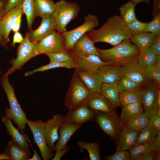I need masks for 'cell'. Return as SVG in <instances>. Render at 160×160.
Returning <instances> with one entry per match:
<instances>
[{"label":"cell","mask_w":160,"mask_h":160,"mask_svg":"<svg viewBox=\"0 0 160 160\" xmlns=\"http://www.w3.org/2000/svg\"><path fill=\"white\" fill-rule=\"evenodd\" d=\"M69 51L73 56L74 62L77 65L76 69L82 71L95 73L102 66L109 65L103 61L99 56L96 55H84L72 50Z\"/></svg>","instance_id":"13"},{"label":"cell","mask_w":160,"mask_h":160,"mask_svg":"<svg viewBox=\"0 0 160 160\" xmlns=\"http://www.w3.org/2000/svg\"><path fill=\"white\" fill-rule=\"evenodd\" d=\"M156 115L160 116V107H158L157 109Z\"/></svg>","instance_id":"62"},{"label":"cell","mask_w":160,"mask_h":160,"mask_svg":"<svg viewBox=\"0 0 160 160\" xmlns=\"http://www.w3.org/2000/svg\"><path fill=\"white\" fill-rule=\"evenodd\" d=\"M8 0H0V20L4 15L5 9Z\"/></svg>","instance_id":"54"},{"label":"cell","mask_w":160,"mask_h":160,"mask_svg":"<svg viewBox=\"0 0 160 160\" xmlns=\"http://www.w3.org/2000/svg\"><path fill=\"white\" fill-rule=\"evenodd\" d=\"M156 55L150 47L140 52L137 57L138 63L144 70L153 65Z\"/></svg>","instance_id":"36"},{"label":"cell","mask_w":160,"mask_h":160,"mask_svg":"<svg viewBox=\"0 0 160 160\" xmlns=\"http://www.w3.org/2000/svg\"><path fill=\"white\" fill-rule=\"evenodd\" d=\"M139 133L135 131L123 127L120 133L117 150H127L134 146Z\"/></svg>","instance_id":"24"},{"label":"cell","mask_w":160,"mask_h":160,"mask_svg":"<svg viewBox=\"0 0 160 160\" xmlns=\"http://www.w3.org/2000/svg\"><path fill=\"white\" fill-rule=\"evenodd\" d=\"M23 13L22 4L20 5L7 12L0 20L1 34L7 43L9 41V33L17 17Z\"/></svg>","instance_id":"17"},{"label":"cell","mask_w":160,"mask_h":160,"mask_svg":"<svg viewBox=\"0 0 160 160\" xmlns=\"http://www.w3.org/2000/svg\"><path fill=\"white\" fill-rule=\"evenodd\" d=\"M22 15H20L17 17L13 26L12 30L14 33L19 31L20 30Z\"/></svg>","instance_id":"52"},{"label":"cell","mask_w":160,"mask_h":160,"mask_svg":"<svg viewBox=\"0 0 160 160\" xmlns=\"http://www.w3.org/2000/svg\"><path fill=\"white\" fill-rule=\"evenodd\" d=\"M24 39L21 34L19 32H17L15 33L13 37L12 41L11 43V46L15 47V44L17 43H20Z\"/></svg>","instance_id":"48"},{"label":"cell","mask_w":160,"mask_h":160,"mask_svg":"<svg viewBox=\"0 0 160 160\" xmlns=\"http://www.w3.org/2000/svg\"><path fill=\"white\" fill-rule=\"evenodd\" d=\"M95 115V111L84 104L69 110L67 115L63 119L62 125L70 123L82 125L94 119Z\"/></svg>","instance_id":"14"},{"label":"cell","mask_w":160,"mask_h":160,"mask_svg":"<svg viewBox=\"0 0 160 160\" xmlns=\"http://www.w3.org/2000/svg\"><path fill=\"white\" fill-rule=\"evenodd\" d=\"M150 48L156 55H160V35L156 36Z\"/></svg>","instance_id":"46"},{"label":"cell","mask_w":160,"mask_h":160,"mask_svg":"<svg viewBox=\"0 0 160 160\" xmlns=\"http://www.w3.org/2000/svg\"><path fill=\"white\" fill-rule=\"evenodd\" d=\"M86 34L94 44L104 42L113 46L132 36L120 16L116 15L108 17L99 29L93 28Z\"/></svg>","instance_id":"1"},{"label":"cell","mask_w":160,"mask_h":160,"mask_svg":"<svg viewBox=\"0 0 160 160\" xmlns=\"http://www.w3.org/2000/svg\"><path fill=\"white\" fill-rule=\"evenodd\" d=\"M147 78L153 80L157 85H160V67L155 65L150 66L145 70Z\"/></svg>","instance_id":"42"},{"label":"cell","mask_w":160,"mask_h":160,"mask_svg":"<svg viewBox=\"0 0 160 160\" xmlns=\"http://www.w3.org/2000/svg\"><path fill=\"white\" fill-rule=\"evenodd\" d=\"M154 65L160 67V55H156Z\"/></svg>","instance_id":"59"},{"label":"cell","mask_w":160,"mask_h":160,"mask_svg":"<svg viewBox=\"0 0 160 160\" xmlns=\"http://www.w3.org/2000/svg\"><path fill=\"white\" fill-rule=\"evenodd\" d=\"M153 8L152 16L153 17L156 14L160 11V0H153Z\"/></svg>","instance_id":"53"},{"label":"cell","mask_w":160,"mask_h":160,"mask_svg":"<svg viewBox=\"0 0 160 160\" xmlns=\"http://www.w3.org/2000/svg\"><path fill=\"white\" fill-rule=\"evenodd\" d=\"M121 66L111 65H103L99 68L96 73L103 83H117L121 77L120 74Z\"/></svg>","instance_id":"22"},{"label":"cell","mask_w":160,"mask_h":160,"mask_svg":"<svg viewBox=\"0 0 160 160\" xmlns=\"http://www.w3.org/2000/svg\"><path fill=\"white\" fill-rule=\"evenodd\" d=\"M7 71L2 76L0 82L1 85L8 100L9 108H5L4 116L13 120L22 134L27 124L28 119L25 112L22 109L16 97L14 88L9 82Z\"/></svg>","instance_id":"3"},{"label":"cell","mask_w":160,"mask_h":160,"mask_svg":"<svg viewBox=\"0 0 160 160\" xmlns=\"http://www.w3.org/2000/svg\"><path fill=\"white\" fill-rule=\"evenodd\" d=\"M117 83L119 92L140 89L144 86L140 83L129 78L121 76Z\"/></svg>","instance_id":"38"},{"label":"cell","mask_w":160,"mask_h":160,"mask_svg":"<svg viewBox=\"0 0 160 160\" xmlns=\"http://www.w3.org/2000/svg\"><path fill=\"white\" fill-rule=\"evenodd\" d=\"M95 112L94 119L101 129L112 140L117 142L123 126L116 111Z\"/></svg>","instance_id":"6"},{"label":"cell","mask_w":160,"mask_h":160,"mask_svg":"<svg viewBox=\"0 0 160 160\" xmlns=\"http://www.w3.org/2000/svg\"><path fill=\"white\" fill-rule=\"evenodd\" d=\"M154 150L153 151L156 153L160 150V131L158 132V134L154 140L153 142Z\"/></svg>","instance_id":"50"},{"label":"cell","mask_w":160,"mask_h":160,"mask_svg":"<svg viewBox=\"0 0 160 160\" xmlns=\"http://www.w3.org/2000/svg\"><path fill=\"white\" fill-rule=\"evenodd\" d=\"M99 56L109 65L121 66L137 57L140 53L137 47L130 39H126L113 47L105 49L97 48Z\"/></svg>","instance_id":"2"},{"label":"cell","mask_w":160,"mask_h":160,"mask_svg":"<svg viewBox=\"0 0 160 160\" xmlns=\"http://www.w3.org/2000/svg\"><path fill=\"white\" fill-rule=\"evenodd\" d=\"M64 116L60 114L53 115L45 122V135L47 144L53 152L54 143L59 138L58 130L62 125Z\"/></svg>","instance_id":"16"},{"label":"cell","mask_w":160,"mask_h":160,"mask_svg":"<svg viewBox=\"0 0 160 160\" xmlns=\"http://www.w3.org/2000/svg\"><path fill=\"white\" fill-rule=\"evenodd\" d=\"M55 8L52 14L56 26V30L61 34L72 20L76 19L80 11L79 5L73 2L60 0L55 3Z\"/></svg>","instance_id":"5"},{"label":"cell","mask_w":160,"mask_h":160,"mask_svg":"<svg viewBox=\"0 0 160 160\" xmlns=\"http://www.w3.org/2000/svg\"><path fill=\"white\" fill-rule=\"evenodd\" d=\"M94 44L86 33L76 42L71 50L84 55H94L99 56Z\"/></svg>","instance_id":"25"},{"label":"cell","mask_w":160,"mask_h":160,"mask_svg":"<svg viewBox=\"0 0 160 160\" xmlns=\"http://www.w3.org/2000/svg\"><path fill=\"white\" fill-rule=\"evenodd\" d=\"M148 24L149 22H142L136 19L126 25L132 35H135L147 31Z\"/></svg>","instance_id":"41"},{"label":"cell","mask_w":160,"mask_h":160,"mask_svg":"<svg viewBox=\"0 0 160 160\" xmlns=\"http://www.w3.org/2000/svg\"><path fill=\"white\" fill-rule=\"evenodd\" d=\"M158 90L156 84H150L140 89L141 103L149 119L156 115L158 107L157 102Z\"/></svg>","instance_id":"11"},{"label":"cell","mask_w":160,"mask_h":160,"mask_svg":"<svg viewBox=\"0 0 160 160\" xmlns=\"http://www.w3.org/2000/svg\"><path fill=\"white\" fill-rule=\"evenodd\" d=\"M7 43L5 42L3 38L1 33L0 29V45L5 49H8L9 47L7 45Z\"/></svg>","instance_id":"55"},{"label":"cell","mask_w":160,"mask_h":160,"mask_svg":"<svg viewBox=\"0 0 160 160\" xmlns=\"http://www.w3.org/2000/svg\"><path fill=\"white\" fill-rule=\"evenodd\" d=\"M24 0H8L5 7L4 14L17 6L22 4Z\"/></svg>","instance_id":"45"},{"label":"cell","mask_w":160,"mask_h":160,"mask_svg":"<svg viewBox=\"0 0 160 160\" xmlns=\"http://www.w3.org/2000/svg\"><path fill=\"white\" fill-rule=\"evenodd\" d=\"M82 126L70 123L62 125L59 129V138L54 145V151L57 152L66 147L67 143L71 136Z\"/></svg>","instance_id":"21"},{"label":"cell","mask_w":160,"mask_h":160,"mask_svg":"<svg viewBox=\"0 0 160 160\" xmlns=\"http://www.w3.org/2000/svg\"><path fill=\"white\" fill-rule=\"evenodd\" d=\"M143 112L140 102L130 104L122 106L120 117L123 127Z\"/></svg>","instance_id":"23"},{"label":"cell","mask_w":160,"mask_h":160,"mask_svg":"<svg viewBox=\"0 0 160 160\" xmlns=\"http://www.w3.org/2000/svg\"><path fill=\"white\" fill-rule=\"evenodd\" d=\"M119 101L122 106L137 102H141L140 89L120 92Z\"/></svg>","instance_id":"35"},{"label":"cell","mask_w":160,"mask_h":160,"mask_svg":"<svg viewBox=\"0 0 160 160\" xmlns=\"http://www.w3.org/2000/svg\"><path fill=\"white\" fill-rule=\"evenodd\" d=\"M148 125L149 118L146 113L143 112L124 127L127 129L139 132Z\"/></svg>","instance_id":"37"},{"label":"cell","mask_w":160,"mask_h":160,"mask_svg":"<svg viewBox=\"0 0 160 160\" xmlns=\"http://www.w3.org/2000/svg\"><path fill=\"white\" fill-rule=\"evenodd\" d=\"M59 68H65L69 69L76 68L77 66L74 62L65 63H49L47 64L43 65L33 70L25 72L24 73V75L26 76H28L33 75L36 72H42L50 69Z\"/></svg>","instance_id":"33"},{"label":"cell","mask_w":160,"mask_h":160,"mask_svg":"<svg viewBox=\"0 0 160 160\" xmlns=\"http://www.w3.org/2000/svg\"></svg>","instance_id":"64"},{"label":"cell","mask_w":160,"mask_h":160,"mask_svg":"<svg viewBox=\"0 0 160 160\" xmlns=\"http://www.w3.org/2000/svg\"><path fill=\"white\" fill-rule=\"evenodd\" d=\"M78 76L88 89L91 92L101 93L103 82L96 73L82 71L75 69Z\"/></svg>","instance_id":"20"},{"label":"cell","mask_w":160,"mask_h":160,"mask_svg":"<svg viewBox=\"0 0 160 160\" xmlns=\"http://www.w3.org/2000/svg\"><path fill=\"white\" fill-rule=\"evenodd\" d=\"M80 148V151L83 152L84 149L86 150L89 155L90 160H101L99 149L100 144L97 143H87L79 141L77 143Z\"/></svg>","instance_id":"31"},{"label":"cell","mask_w":160,"mask_h":160,"mask_svg":"<svg viewBox=\"0 0 160 160\" xmlns=\"http://www.w3.org/2000/svg\"><path fill=\"white\" fill-rule=\"evenodd\" d=\"M107 160H131L129 152L125 150H117L113 155L105 157Z\"/></svg>","instance_id":"44"},{"label":"cell","mask_w":160,"mask_h":160,"mask_svg":"<svg viewBox=\"0 0 160 160\" xmlns=\"http://www.w3.org/2000/svg\"><path fill=\"white\" fill-rule=\"evenodd\" d=\"M70 148L69 147H66L62 149L57 151L54 157L52 160H60L63 155L68 151Z\"/></svg>","instance_id":"51"},{"label":"cell","mask_w":160,"mask_h":160,"mask_svg":"<svg viewBox=\"0 0 160 160\" xmlns=\"http://www.w3.org/2000/svg\"><path fill=\"white\" fill-rule=\"evenodd\" d=\"M135 6L130 0L119 8L120 17L126 25L137 19L135 13Z\"/></svg>","instance_id":"32"},{"label":"cell","mask_w":160,"mask_h":160,"mask_svg":"<svg viewBox=\"0 0 160 160\" xmlns=\"http://www.w3.org/2000/svg\"><path fill=\"white\" fill-rule=\"evenodd\" d=\"M36 11L37 15L41 17L52 15L55 8V4L52 0H34Z\"/></svg>","instance_id":"29"},{"label":"cell","mask_w":160,"mask_h":160,"mask_svg":"<svg viewBox=\"0 0 160 160\" xmlns=\"http://www.w3.org/2000/svg\"><path fill=\"white\" fill-rule=\"evenodd\" d=\"M156 36L152 33L146 31L136 35H132L130 39L140 52L151 47Z\"/></svg>","instance_id":"27"},{"label":"cell","mask_w":160,"mask_h":160,"mask_svg":"<svg viewBox=\"0 0 160 160\" xmlns=\"http://www.w3.org/2000/svg\"><path fill=\"white\" fill-rule=\"evenodd\" d=\"M37 45L40 54L54 53L66 50L64 38L62 34L56 31L41 39Z\"/></svg>","instance_id":"10"},{"label":"cell","mask_w":160,"mask_h":160,"mask_svg":"<svg viewBox=\"0 0 160 160\" xmlns=\"http://www.w3.org/2000/svg\"><path fill=\"white\" fill-rule=\"evenodd\" d=\"M137 57L121 66L120 75L140 83L143 86L148 85L150 84V80L146 77L145 70L138 63Z\"/></svg>","instance_id":"12"},{"label":"cell","mask_w":160,"mask_h":160,"mask_svg":"<svg viewBox=\"0 0 160 160\" xmlns=\"http://www.w3.org/2000/svg\"><path fill=\"white\" fill-rule=\"evenodd\" d=\"M1 73H2L1 71V70H0V76Z\"/></svg>","instance_id":"63"},{"label":"cell","mask_w":160,"mask_h":160,"mask_svg":"<svg viewBox=\"0 0 160 160\" xmlns=\"http://www.w3.org/2000/svg\"><path fill=\"white\" fill-rule=\"evenodd\" d=\"M23 13L25 14L28 31L32 30L33 21L37 16L35 7L34 0H24L22 4Z\"/></svg>","instance_id":"34"},{"label":"cell","mask_w":160,"mask_h":160,"mask_svg":"<svg viewBox=\"0 0 160 160\" xmlns=\"http://www.w3.org/2000/svg\"><path fill=\"white\" fill-rule=\"evenodd\" d=\"M1 121L6 128L8 135L11 136L12 140L15 142L20 148L30 152L27 136L25 134L20 133L18 129L13 126L11 119L3 116L1 118Z\"/></svg>","instance_id":"19"},{"label":"cell","mask_w":160,"mask_h":160,"mask_svg":"<svg viewBox=\"0 0 160 160\" xmlns=\"http://www.w3.org/2000/svg\"><path fill=\"white\" fill-rule=\"evenodd\" d=\"M85 105L94 111L106 113L115 111L116 108L101 93L96 92H91Z\"/></svg>","instance_id":"18"},{"label":"cell","mask_w":160,"mask_h":160,"mask_svg":"<svg viewBox=\"0 0 160 160\" xmlns=\"http://www.w3.org/2000/svg\"><path fill=\"white\" fill-rule=\"evenodd\" d=\"M157 102L158 107H160V89H159L158 91V94L157 97Z\"/></svg>","instance_id":"60"},{"label":"cell","mask_w":160,"mask_h":160,"mask_svg":"<svg viewBox=\"0 0 160 160\" xmlns=\"http://www.w3.org/2000/svg\"><path fill=\"white\" fill-rule=\"evenodd\" d=\"M40 54L37 44L30 40L27 32L23 41L17 49L16 57L9 60V63L12 66L8 68L7 71L10 74L16 70H21L23 65L29 60Z\"/></svg>","instance_id":"7"},{"label":"cell","mask_w":160,"mask_h":160,"mask_svg":"<svg viewBox=\"0 0 160 160\" xmlns=\"http://www.w3.org/2000/svg\"><path fill=\"white\" fill-rule=\"evenodd\" d=\"M156 153L152 151L151 153L140 155L135 160H155V156Z\"/></svg>","instance_id":"49"},{"label":"cell","mask_w":160,"mask_h":160,"mask_svg":"<svg viewBox=\"0 0 160 160\" xmlns=\"http://www.w3.org/2000/svg\"><path fill=\"white\" fill-rule=\"evenodd\" d=\"M154 150L153 142L134 146L129 149V153L131 160H135L139 156L152 152Z\"/></svg>","instance_id":"39"},{"label":"cell","mask_w":160,"mask_h":160,"mask_svg":"<svg viewBox=\"0 0 160 160\" xmlns=\"http://www.w3.org/2000/svg\"><path fill=\"white\" fill-rule=\"evenodd\" d=\"M158 131L150 125L145 127L140 131L134 146L153 142L157 136Z\"/></svg>","instance_id":"30"},{"label":"cell","mask_w":160,"mask_h":160,"mask_svg":"<svg viewBox=\"0 0 160 160\" xmlns=\"http://www.w3.org/2000/svg\"><path fill=\"white\" fill-rule=\"evenodd\" d=\"M45 55L49 58V63L74 62V59L70 52L66 50L54 53H46Z\"/></svg>","instance_id":"40"},{"label":"cell","mask_w":160,"mask_h":160,"mask_svg":"<svg viewBox=\"0 0 160 160\" xmlns=\"http://www.w3.org/2000/svg\"><path fill=\"white\" fill-rule=\"evenodd\" d=\"M27 124L32 134L34 143L39 148L44 160H49L53 157L49 147L45 135V122L41 119L35 121L28 120Z\"/></svg>","instance_id":"9"},{"label":"cell","mask_w":160,"mask_h":160,"mask_svg":"<svg viewBox=\"0 0 160 160\" xmlns=\"http://www.w3.org/2000/svg\"><path fill=\"white\" fill-rule=\"evenodd\" d=\"M131 1L135 5L141 2L145 3L148 4H150V0H131Z\"/></svg>","instance_id":"58"},{"label":"cell","mask_w":160,"mask_h":160,"mask_svg":"<svg viewBox=\"0 0 160 160\" xmlns=\"http://www.w3.org/2000/svg\"><path fill=\"white\" fill-rule=\"evenodd\" d=\"M5 152L12 160H28L31 154L30 152L20 148L13 140L8 142Z\"/></svg>","instance_id":"28"},{"label":"cell","mask_w":160,"mask_h":160,"mask_svg":"<svg viewBox=\"0 0 160 160\" xmlns=\"http://www.w3.org/2000/svg\"><path fill=\"white\" fill-rule=\"evenodd\" d=\"M41 18V24L37 28L27 31L30 40L36 44L57 29L56 23L52 15H46Z\"/></svg>","instance_id":"15"},{"label":"cell","mask_w":160,"mask_h":160,"mask_svg":"<svg viewBox=\"0 0 160 160\" xmlns=\"http://www.w3.org/2000/svg\"><path fill=\"white\" fill-rule=\"evenodd\" d=\"M33 155L31 158H29L28 160H41L40 156L37 153L36 150L33 151Z\"/></svg>","instance_id":"56"},{"label":"cell","mask_w":160,"mask_h":160,"mask_svg":"<svg viewBox=\"0 0 160 160\" xmlns=\"http://www.w3.org/2000/svg\"><path fill=\"white\" fill-rule=\"evenodd\" d=\"M12 160L9 155L7 153H3L0 154V160Z\"/></svg>","instance_id":"57"},{"label":"cell","mask_w":160,"mask_h":160,"mask_svg":"<svg viewBox=\"0 0 160 160\" xmlns=\"http://www.w3.org/2000/svg\"><path fill=\"white\" fill-rule=\"evenodd\" d=\"M97 17L88 14L84 17V22L81 25L69 31H65L62 34L65 40V49L71 50L76 42L88 31L99 25Z\"/></svg>","instance_id":"8"},{"label":"cell","mask_w":160,"mask_h":160,"mask_svg":"<svg viewBox=\"0 0 160 160\" xmlns=\"http://www.w3.org/2000/svg\"><path fill=\"white\" fill-rule=\"evenodd\" d=\"M153 17V20L149 22L147 31L152 33L157 36L160 35V11Z\"/></svg>","instance_id":"43"},{"label":"cell","mask_w":160,"mask_h":160,"mask_svg":"<svg viewBox=\"0 0 160 160\" xmlns=\"http://www.w3.org/2000/svg\"><path fill=\"white\" fill-rule=\"evenodd\" d=\"M119 93L117 83H103L101 93L116 108L120 105Z\"/></svg>","instance_id":"26"},{"label":"cell","mask_w":160,"mask_h":160,"mask_svg":"<svg viewBox=\"0 0 160 160\" xmlns=\"http://www.w3.org/2000/svg\"><path fill=\"white\" fill-rule=\"evenodd\" d=\"M160 151L157 152L155 156V160H160Z\"/></svg>","instance_id":"61"},{"label":"cell","mask_w":160,"mask_h":160,"mask_svg":"<svg viewBox=\"0 0 160 160\" xmlns=\"http://www.w3.org/2000/svg\"><path fill=\"white\" fill-rule=\"evenodd\" d=\"M149 125L158 131L160 130V116L155 115L149 119Z\"/></svg>","instance_id":"47"},{"label":"cell","mask_w":160,"mask_h":160,"mask_svg":"<svg viewBox=\"0 0 160 160\" xmlns=\"http://www.w3.org/2000/svg\"><path fill=\"white\" fill-rule=\"evenodd\" d=\"M91 92L75 70L65 97L64 105L71 110L85 104Z\"/></svg>","instance_id":"4"}]
</instances>
